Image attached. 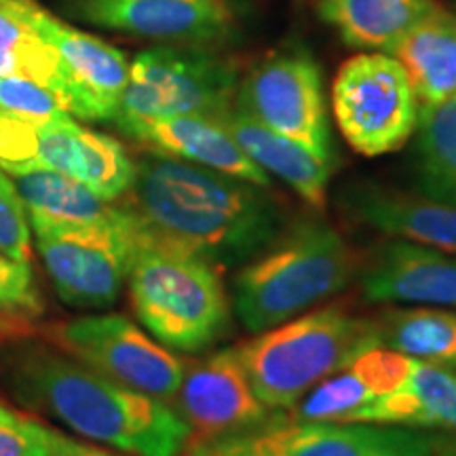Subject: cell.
I'll list each match as a JSON object with an SVG mask.
<instances>
[{
	"label": "cell",
	"instance_id": "1",
	"mask_svg": "<svg viewBox=\"0 0 456 456\" xmlns=\"http://www.w3.org/2000/svg\"><path fill=\"white\" fill-rule=\"evenodd\" d=\"M123 208L140 237L224 271L265 252L285 228L269 192L220 171L152 152L135 163Z\"/></svg>",
	"mask_w": 456,
	"mask_h": 456
},
{
	"label": "cell",
	"instance_id": "2",
	"mask_svg": "<svg viewBox=\"0 0 456 456\" xmlns=\"http://www.w3.org/2000/svg\"><path fill=\"white\" fill-rule=\"evenodd\" d=\"M7 383L28 408L131 456H182L191 427L163 399L114 383L47 346H24L7 362Z\"/></svg>",
	"mask_w": 456,
	"mask_h": 456
},
{
	"label": "cell",
	"instance_id": "3",
	"mask_svg": "<svg viewBox=\"0 0 456 456\" xmlns=\"http://www.w3.org/2000/svg\"><path fill=\"white\" fill-rule=\"evenodd\" d=\"M357 266V252L334 226L302 220L245 262L232 281V311L248 332L260 334L342 292Z\"/></svg>",
	"mask_w": 456,
	"mask_h": 456
},
{
	"label": "cell",
	"instance_id": "4",
	"mask_svg": "<svg viewBox=\"0 0 456 456\" xmlns=\"http://www.w3.org/2000/svg\"><path fill=\"white\" fill-rule=\"evenodd\" d=\"M374 346H380L379 322L332 305L265 330L235 349L256 395L279 412Z\"/></svg>",
	"mask_w": 456,
	"mask_h": 456
},
{
	"label": "cell",
	"instance_id": "5",
	"mask_svg": "<svg viewBox=\"0 0 456 456\" xmlns=\"http://www.w3.org/2000/svg\"><path fill=\"white\" fill-rule=\"evenodd\" d=\"M135 317L167 349L201 353L232 330L220 271L197 256L140 237L127 275Z\"/></svg>",
	"mask_w": 456,
	"mask_h": 456
},
{
	"label": "cell",
	"instance_id": "6",
	"mask_svg": "<svg viewBox=\"0 0 456 456\" xmlns=\"http://www.w3.org/2000/svg\"><path fill=\"white\" fill-rule=\"evenodd\" d=\"M456 446L446 433L397 425L292 420L277 412L265 425L188 444L186 456H436Z\"/></svg>",
	"mask_w": 456,
	"mask_h": 456
},
{
	"label": "cell",
	"instance_id": "7",
	"mask_svg": "<svg viewBox=\"0 0 456 456\" xmlns=\"http://www.w3.org/2000/svg\"><path fill=\"white\" fill-rule=\"evenodd\" d=\"M0 169L9 175L55 171L81 182L104 201L125 197L135 178L121 142L78 125L70 114L30 121L0 112Z\"/></svg>",
	"mask_w": 456,
	"mask_h": 456
},
{
	"label": "cell",
	"instance_id": "8",
	"mask_svg": "<svg viewBox=\"0 0 456 456\" xmlns=\"http://www.w3.org/2000/svg\"><path fill=\"white\" fill-rule=\"evenodd\" d=\"M237 68L201 45H159L129 64L117 118L212 117L232 106Z\"/></svg>",
	"mask_w": 456,
	"mask_h": 456
},
{
	"label": "cell",
	"instance_id": "9",
	"mask_svg": "<svg viewBox=\"0 0 456 456\" xmlns=\"http://www.w3.org/2000/svg\"><path fill=\"white\" fill-rule=\"evenodd\" d=\"M32 231L61 302L77 309H106L118 300L138 245V231L123 205L100 224Z\"/></svg>",
	"mask_w": 456,
	"mask_h": 456
},
{
	"label": "cell",
	"instance_id": "10",
	"mask_svg": "<svg viewBox=\"0 0 456 456\" xmlns=\"http://www.w3.org/2000/svg\"><path fill=\"white\" fill-rule=\"evenodd\" d=\"M336 123L353 151L380 157L399 151L419 123V100L403 66L389 53H359L332 85Z\"/></svg>",
	"mask_w": 456,
	"mask_h": 456
},
{
	"label": "cell",
	"instance_id": "11",
	"mask_svg": "<svg viewBox=\"0 0 456 456\" xmlns=\"http://www.w3.org/2000/svg\"><path fill=\"white\" fill-rule=\"evenodd\" d=\"M49 338L114 383L171 402L184 379V362L140 326L117 313L85 315L49 328Z\"/></svg>",
	"mask_w": 456,
	"mask_h": 456
},
{
	"label": "cell",
	"instance_id": "12",
	"mask_svg": "<svg viewBox=\"0 0 456 456\" xmlns=\"http://www.w3.org/2000/svg\"><path fill=\"white\" fill-rule=\"evenodd\" d=\"M237 108L266 127L334 161L322 70L305 49H285L256 64L237 87Z\"/></svg>",
	"mask_w": 456,
	"mask_h": 456
},
{
	"label": "cell",
	"instance_id": "13",
	"mask_svg": "<svg viewBox=\"0 0 456 456\" xmlns=\"http://www.w3.org/2000/svg\"><path fill=\"white\" fill-rule=\"evenodd\" d=\"M175 410L191 427V442L249 431L273 419L249 385L235 346L216 351L184 370Z\"/></svg>",
	"mask_w": 456,
	"mask_h": 456
},
{
	"label": "cell",
	"instance_id": "14",
	"mask_svg": "<svg viewBox=\"0 0 456 456\" xmlns=\"http://www.w3.org/2000/svg\"><path fill=\"white\" fill-rule=\"evenodd\" d=\"M83 24L175 45H208L231 32L224 0H60Z\"/></svg>",
	"mask_w": 456,
	"mask_h": 456
},
{
	"label": "cell",
	"instance_id": "15",
	"mask_svg": "<svg viewBox=\"0 0 456 456\" xmlns=\"http://www.w3.org/2000/svg\"><path fill=\"white\" fill-rule=\"evenodd\" d=\"M32 21L53 45L64 66L70 117L114 121L129 77V61L123 51L64 24L34 3Z\"/></svg>",
	"mask_w": 456,
	"mask_h": 456
},
{
	"label": "cell",
	"instance_id": "16",
	"mask_svg": "<svg viewBox=\"0 0 456 456\" xmlns=\"http://www.w3.org/2000/svg\"><path fill=\"white\" fill-rule=\"evenodd\" d=\"M112 123L129 138L163 155L203 165L256 186H271L269 174L245 155L232 135L212 117L117 118Z\"/></svg>",
	"mask_w": 456,
	"mask_h": 456
},
{
	"label": "cell",
	"instance_id": "17",
	"mask_svg": "<svg viewBox=\"0 0 456 456\" xmlns=\"http://www.w3.org/2000/svg\"><path fill=\"white\" fill-rule=\"evenodd\" d=\"M362 288L370 302L456 309V258L395 239L380 248L363 269Z\"/></svg>",
	"mask_w": 456,
	"mask_h": 456
},
{
	"label": "cell",
	"instance_id": "18",
	"mask_svg": "<svg viewBox=\"0 0 456 456\" xmlns=\"http://www.w3.org/2000/svg\"><path fill=\"white\" fill-rule=\"evenodd\" d=\"M353 220L387 237L456 256V205L389 191L379 184H353L342 195Z\"/></svg>",
	"mask_w": 456,
	"mask_h": 456
},
{
	"label": "cell",
	"instance_id": "19",
	"mask_svg": "<svg viewBox=\"0 0 456 456\" xmlns=\"http://www.w3.org/2000/svg\"><path fill=\"white\" fill-rule=\"evenodd\" d=\"M216 121L232 135V140L260 169L285 182L311 208L323 209L334 161L317 157L309 148L269 129L237 106L218 114Z\"/></svg>",
	"mask_w": 456,
	"mask_h": 456
},
{
	"label": "cell",
	"instance_id": "20",
	"mask_svg": "<svg viewBox=\"0 0 456 456\" xmlns=\"http://www.w3.org/2000/svg\"><path fill=\"white\" fill-rule=\"evenodd\" d=\"M351 423L456 433V372L440 363L414 359L406 383L370 399Z\"/></svg>",
	"mask_w": 456,
	"mask_h": 456
},
{
	"label": "cell",
	"instance_id": "21",
	"mask_svg": "<svg viewBox=\"0 0 456 456\" xmlns=\"http://www.w3.org/2000/svg\"><path fill=\"white\" fill-rule=\"evenodd\" d=\"M419 106L440 104L456 91V15L436 7L393 45Z\"/></svg>",
	"mask_w": 456,
	"mask_h": 456
},
{
	"label": "cell",
	"instance_id": "22",
	"mask_svg": "<svg viewBox=\"0 0 456 456\" xmlns=\"http://www.w3.org/2000/svg\"><path fill=\"white\" fill-rule=\"evenodd\" d=\"M21 77L45 85L70 110L64 66L32 21L30 0H0V78ZM70 114V112H68Z\"/></svg>",
	"mask_w": 456,
	"mask_h": 456
},
{
	"label": "cell",
	"instance_id": "23",
	"mask_svg": "<svg viewBox=\"0 0 456 456\" xmlns=\"http://www.w3.org/2000/svg\"><path fill=\"white\" fill-rule=\"evenodd\" d=\"M431 0H317L319 15L349 47L391 51L410 28L436 9Z\"/></svg>",
	"mask_w": 456,
	"mask_h": 456
},
{
	"label": "cell",
	"instance_id": "24",
	"mask_svg": "<svg viewBox=\"0 0 456 456\" xmlns=\"http://www.w3.org/2000/svg\"><path fill=\"white\" fill-rule=\"evenodd\" d=\"M11 178L26 208L30 228L100 224L117 212V205L64 174L38 169Z\"/></svg>",
	"mask_w": 456,
	"mask_h": 456
},
{
	"label": "cell",
	"instance_id": "25",
	"mask_svg": "<svg viewBox=\"0 0 456 456\" xmlns=\"http://www.w3.org/2000/svg\"><path fill=\"white\" fill-rule=\"evenodd\" d=\"M414 131L420 195L456 205V91L440 104L420 106Z\"/></svg>",
	"mask_w": 456,
	"mask_h": 456
},
{
	"label": "cell",
	"instance_id": "26",
	"mask_svg": "<svg viewBox=\"0 0 456 456\" xmlns=\"http://www.w3.org/2000/svg\"><path fill=\"white\" fill-rule=\"evenodd\" d=\"M380 346L419 362L452 366L456 362V313L416 306L399 309L379 322Z\"/></svg>",
	"mask_w": 456,
	"mask_h": 456
},
{
	"label": "cell",
	"instance_id": "27",
	"mask_svg": "<svg viewBox=\"0 0 456 456\" xmlns=\"http://www.w3.org/2000/svg\"><path fill=\"white\" fill-rule=\"evenodd\" d=\"M370 399H374L366 385L355 372L345 368L342 372L328 376L326 380L313 387L309 395L292 406V420H336L351 423L353 416L362 410Z\"/></svg>",
	"mask_w": 456,
	"mask_h": 456
},
{
	"label": "cell",
	"instance_id": "28",
	"mask_svg": "<svg viewBox=\"0 0 456 456\" xmlns=\"http://www.w3.org/2000/svg\"><path fill=\"white\" fill-rule=\"evenodd\" d=\"M0 254L21 265L32 260L30 222L13 178L4 169H0Z\"/></svg>",
	"mask_w": 456,
	"mask_h": 456
},
{
	"label": "cell",
	"instance_id": "29",
	"mask_svg": "<svg viewBox=\"0 0 456 456\" xmlns=\"http://www.w3.org/2000/svg\"><path fill=\"white\" fill-rule=\"evenodd\" d=\"M45 313V300L30 265H21L0 254V315L34 319Z\"/></svg>",
	"mask_w": 456,
	"mask_h": 456
},
{
	"label": "cell",
	"instance_id": "30",
	"mask_svg": "<svg viewBox=\"0 0 456 456\" xmlns=\"http://www.w3.org/2000/svg\"><path fill=\"white\" fill-rule=\"evenodd\" d=\"M0 112L30 121H49L68 114L53 91L21 77L0 78Z\"/></svg>",
	"mask_w": 456,
	"mask_h": 456
},
{
	"label": "cell",
	"instance_id": "31",
	"mask_svg": "<svg viewBox=\"0 0 456 456\" xmlns=\"http://www.w3.org/2000/svg\"><path fill=\"white\" fill-rule=\"evenodd\" d=\"M412 362V357L387 349V346H374L353 359L349 370L359 376V380L368 387L374 397H379L406 383Z\"/></svg>",
	"mask_w": 456,
	"mask_h": 456
},
{
	"label": "cell",
	"instance_id": "32",
	"mask_svg": "<svg viewBox=\"0 0 456 456\" xmlns=\"http://www.w3.org/2000/svg\"><path fill=\"white\" fill-rule=\"evenodd\" d=\"M0 456H49L47 425L0 399Z\"/></svg>",
	"mask_w": 456,
	"mask_h": 456
},
{
	"label": "cell",
	"instance_id": "33",
	"mask_svg": "<svg viewBox=\"0 0 456 456\" xmlns=\"http://www.w3.org/2000/svg\"><path fill=\"white\" fill-rule=\"evenodd\" d=\"M49 456H125L118 450H108L95 444L77 440V437L66 436V433L47 427Z\"/></svg>",
	"mask_w": 456,
	"mask_h": 456
},
{
	"label": "cell",
	"instance_id": "34",
	"mask_svg": "<svg viewBox=\"0 0 456 456\" xmlns=\"http://www.w3.org/2000/svg\"><path fill=\"white\" fill-rule=\"evenodd\" d=\"M11 332H13V322L9 317L0 315V342L7 338Z\"/></svg>",
	"mask_w": 456,
	"mask_h": 456
},
{
	"label": "cell",
	"instance_id": "35",
	"mask_svg": "<svg viewBox=\"0 0 456 456\" xmlns=\"http://www.w3.org/2000/svg\"><path fill=\"white\" fill-rule=\"evenodd\" d=\"M436 456H456V446H454V448H450V450H446V452L436 454Z\"/></svg>",
	"mask_w": 456,
	"mask_h": 456
},
{
	"label": "cell",
	"instance_id": "36",
	"mask_svg": "<svg viewBox=\"0 0 456 456\" xmlns=\"http://www.w3.org/2000/svg\"><path fill=\"white\" fill-rule=\"evenodd\" d=\"M450 368H452V370H454V372H456V362H454V363H452V366H450Z\"/></svg>",
	"mask_w": 456,
	"mask_h": 456
}]
</instances>
